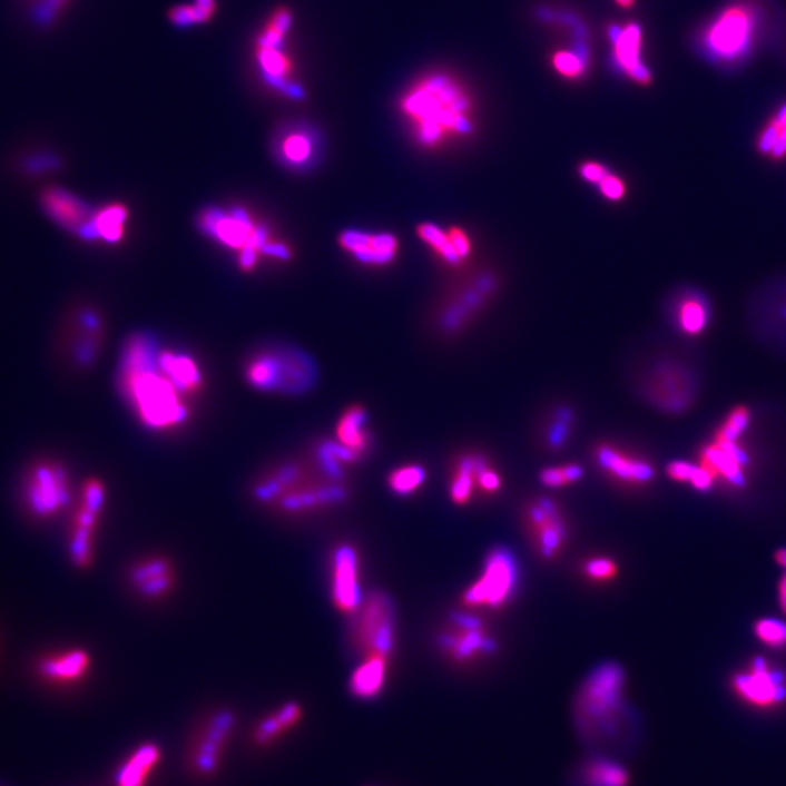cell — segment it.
<instances>
[{
    "mask_svg": "<svg viewBox=\"0 0 786 786\" xmlns=\"http://www.w3.org/2000/svg\"><path fill=\"white\" fill-rule=\"evenodd\" d=\"M118 387L145 429L170 433L188 423L187 396L160 362V347L149 335H135L122 352Z\"/></svg>",
    "mask_w": 786,
    "mask_h": 786,
    "instance_id": "1",
    "label": "cell"
},
{
    "mask_svg": "<svg viewBox=\"0 0 786 786\" xmlns=\"http://www.w3.org/2000/svg\"><path fill=\"white\" fill-rule=\"evenodd\" d=\"M412 139L435 150L465 140L476 130L471 95L452 76L438 73L416 80L400 101Z\"/></svg>",
    "mask_w": 786,
    "mask_h": 786,
    "instance_id": "2",
    "label": "cell"
},
{
    "mask_svg": "<svg viewBox=\"0 0 786 786\" xmlns=\"http://www.w3.org/2000/svg\"><path fill=\"white\" fill-rule=\"evenodd\" d=\"M627 676L617 662L596 667L574 699L577 733L590 746H622L637 736L636 713L629 707Z\"/></svg>",
    "mask_w": 786,
    "mask_h": 786,
    "instance_id": "3",
    "label": "cell"
},
{
    "mask_svg": "<svg viewBox=\"0 0 786 786\" xmlns=\"http://www.w3.org/2000/svg\"><path fill=\"white\" fill-rule=\"evenodd\" d=\"M198 225L215 243L238 253V265L244 272H253L262 258L276 262L292 258L291 246L272 238L268 227L257 224L244 208H206L198 217Z\"/></svg>",
    "mask_w": 786,
    "mask_h": 786,
    "instance_id": "4",
    "label": "cell"
},
{
    "mask_svg": "<svg viewBox=\"0 0 786 786\" xmlns=\"http://www.w3.org/2000/svg\"><path fill=\"white\" fill-rule=\"evenodd\" d=\"M764 28V9L755 0H736L705 23L699 49L715 63L731 66L747 59Z\"/></svg>",
    "mask_w": 786,
    "mask_h": 786,
    "instance_id": "5",
    "label": "cell"
},
{
    "mask_svg": "<svg viewBox=\"0 0 786 786\" xmlns=\"http://www.w3.org/2000/svg\"><path fill=\"white\" fill-rule=\"evenodd\" d=\"M292 27V11L276 9L255 42V60L267 87L293 101H302L306 97L305 88L296 80L295 65L287 53V37Z\"/></svg>",
    "mask_w": 786,
    "mask_h": 786,
    "instance_id": "6",
    "label": "cell"
},
{
    "mask_svg": "<svg viewBox=\"0 0 786 786\" xmlns=\"http://www.w3.org/2000/svg\"><path fill=\"white\" fill-rule=\"evenodd\" d=\"M500 277L494 268H481L463 277L440 299L433 315L439 334L453 337L475 321L499 292Z\"/></svg>",
    "mask_w": 786,
    "mask_h": 786,
    "instance_id": "7",
    "label": "cell"
},
{
    "mask_svg": "<svg viewBox=\"0 0 786 786\" xmlns=\"http://www.w3.org/2000/svg\"><path fill=\"white\" fill-rule=\"evenodd\" d=\"M246 382L263 392L299 395L315 385L316 371L310 357L297 350H263L245 367Z\"/></svg>",
    "mask_w": 786,
    "mask_h": 786,
    "instance_id": "8",
    "label": "cell"
},
{
    "mask_svg": "<svg viewBox=\"0 0 786 786\" xmlns=\"http://www.w3.org/2000/svg\"><path fill=\"white\" fill-rule=\"evenodd\" d=\"M348 627V643L360 658H391L396 647V610L390 595L364 596Z\"/></svg>",
    "mask_w": 786,
    "mask_h": 786,
    "instance_id": "9",
    "label": "cell"
},
{
    "mask_svg": "<svg viewBox=\"0 0 786 786\" xmlns=\"http://www.w3.org/2000/svg\"><path fill=\"white\" fill-rule=\"evenodd\" d=\"M519 562L507 548L488 553L481 576L462 595L466 609H500L518 595Z\"/></svg>",
    "mask_w": 786,
    "mask_h": 786,
    "instance_id": "10",
    "label": "cell"
},
{
    "mask_svg": "<svg viewBox=\"0 0 786 786\" xmlns=\"http://www.w3.org/2000/svg\"><path fill=\"white\" fill-rule=\"evenodd\" d=\"M438 646L448 660L458 666L476 665L499 650V643L484 620L468 612L450 617L446 627L439 632Z\"/></svg>",
    "mask_w": 786,
    "mask_h": 786,
    "instance_id": "11",
    "label": "cell"
},
{
    "mask_svg": "<svg viewBox=\"0 0 786 786\" xmlns=\"http://www.w3.org/2000/svg\"><path fill=\"white\" fill-rule=\"evenodd\" d=\"M642 395L657 410L681 414L692 406L698 383L692 372L677 362L657 363L643 377Z\"/></svg>",
    "mask_w": 786,
    "mask_h": 786,
    "instance_id": "12",
    "label": "cell"
},
{
    "mask_svg": "<svg viewBox=\"0 0 786 786\" xmlns=\"http://www.w3.org/2000/svg\"><path fill=\"white\" fill-rule=\"evenodd\" d=\"M523 525L533 551L544 561L557 560L570 538L567 515L556 500L539 497L523 511Z\"/></svg>",
    "mask_w": 786,
    "mask_h": 786,
    "instance_id": "13",
    "label": "cell"
},
{
    "mask_svg": "<svg viewBox=\"0 0 786 786\" xmlns=\"http://www.w3.org/2000/svg\"><path fill=\"white\" fill-rule=\"evenodd\" d=\"M236 726L235 714L219 709L205 718L188 747V768L198 778H212L225 759Z\"/></svg>",
    "mask_w": 786,
    "mask_h": 786,
    "instance_id": "14",
    "label": "cell"
},
{
    "mask_svg": "<svg viewBox=\"0 0 786 786\" xmlns=\"http://www.w3.org/2000/svg\"><path fill=\"white\" fill-rule=\"evenodd\" d=\"M68 471L60 463L40 462L30 469L23 485V500L28 510L40 519L60 514L70 503Z\"/></svg>",
    "mask_w": 786,
    "mask_h": 786,
    "instance_id": "15",
    "label": "cell"
},
{
    "mask_svg": "<svg viewBox=\"0 0 786 786\" xmlns=\"http://www.w3.org/2000/svg\"><path fill=\"white\" fill-rule=\"evenodd\" d=\"M331 599L335 609L352 617L364 596L362 595V560L358 549L343 542L333 548L330 557Z\"/></svg>",
    "mask_w": 786,
    "mask_h": 786,
    "instance_id": "16",
    "label": "cell"
},
{
    "mask_svg": "<svg viewBox=\"0 0 786 786\" xmlns=\"http://www.w3.org/2000/svg\"><path fill=\"white\" fill-rule=\"evenodd\" d=\"M273 151L277 163L288 169H310L321 158V131L306 121L286 122L274 135Z\"/></svg>",
    "mask_w": 786,
    "mask_h": 786,
    "instance_id": "17",
    "label": "cell"
},
{
    "mask_svg": "<svg viewBox=\"0 0 786 786\" xmlns=\"http://www.w3.org/2000/svg\"><path fill=\"white\" fill-rule=\"evenodd\" d=\"M733 689L738 698L756 708H774L785 703L786 676L770 669L764 658H756L749 669L733 679Z\"/></svg>",
    "mask_w": 786,
    "mask_h": 786,
    "instance_id": "18",
    "label": "cell"
},
{
    "mask_svg": "<svg viewBox=\"0 0 786 786\" xmlns=\"http://www.w3.org/2000/svg\"><path fill=\"white\" fill-rule=\"evenodd\" d=\"M348 491L345 481L328 480L321 475L318 481L311 478L305 484L295 488L273 507L287 514L320 513L347 501Z\"/></svg>",
    "mask_w": 786,
    "mask_h": 786,
    "instance_id": "19",
    "label": "cell"
},
{
    "mask_svg": "<svg viewBox=\"0 0 786 786\" xmlns=\"http://www.w3.org/2000/svg\"><path fill=\"white\" fill-rule=\"evenodd\" d=\"M596 466L622 487H646L655 480V468L646 459L636 456L613 443H599L593 450Z\"/></svg>",
    "mask_w": 786,
    "mask_h": 786,
    "instance_id": "20",
    "label": "cell"
},
{
    "mask_svg": "<svg viewBox=\"0 0 786 786\" xmlns=\"http://www.w3.org/2000/svg\"><path fill=\"white\" fill-rule=\"evenodd\" d=\"M338 245L358 264L373 268L387 267L400 254V239L390 232L344 230L338 236Z\"/></svg>",
    "mask_w": 786,
    "mask_h": 786,
    "instance_id": "21",
    "label": "cell"
},
{
    "mask_svg": "<svg viewBox=\"0 0 786 786\" xmlns=\"http://www.w3.org/2000/svg\"><path fill=\"white\" fill-rule=\"evenodd\" d=\"M41 207L45 208L51 220L80 238L87 234L95 213L82 198L57 187L42 191Z\"/></svg>",
    "mask_w": 786,
    "mask_h": 786,
    "instance_id": "22",
    "label": "cell"
},
{
    "mask_svg": "<svg viewBox=\"0 0 786 786\" xmlns=\"http://www.w3.org/2000/svg\"><path fill=\"white\" fill-rule=\"evenodd\" d=\"M129 581L141 598L160 600L173 593L177 576L168 558L151 556L132 563Z\"/></svg>",
    "mask_w": 786,
    "mask_h": 786,
    "instance_id": "23",
    "label": "cell"
},
{
    "mask_svg": "<svg viewBox=\"0 0 786 786\" xmlns=\"http://www.w3.org/2000/svg\"><path fill=\"white\" fill-rule=\"evenodd\" d=\"M703 465L714 478H723L733 485L745 484L747 456L738 440L719 438L715 434L711 443L700 454Z\"/></svg>",
    "mask_w": 786,
    "mask_h": 786,
    "instance_id": "24",
    "label": "cell"
},
{
    "mask_svg": "<svg viewBox=\"0 0 786 786\" xmlns=\"http://www.w3.org/2000/svg\"><path fill=\"white\" fill-rule=\"evenodd\" d=\"M610 38H612L615 46L613 60L619 70L639 83L650 82V69L643 65L641 59V28L637 23H629L627 27L615 26L610 28Z\"/></svg>",
    "mask_w": 786,
    "mask_h": 786,
    "instance_id": "25",
    "label": "cell"
},
{
    "mask_svg": "<svg viewBox=\"0 0 786 786\" xmlns=\"http://www.w3.org/2000/svg\"><path fill=\"white\" fill-rule=\"evenodd\" d=\"M312 473L310 468L299 463H286V465L274 468L255 484L254 497L259 503L274 505L284 495L295 490V488L310 481Z\"/></svg>",
    "mask_w": 786,
    "mask_h": 786,
    "instance_id": "26",
    "label": "cell"
},
{
    "mask_svg": "<svg viewBox=\"0 0 786 786\" xmlns=\"http://www.w3.org/2000/svg\"><path fill=\"white\" fill-rule=\"evenodd\" d=\"M89 669H91V656L87 651L75 648V650L42 658L38 666V674L50 684L69 686L85 679Z\"/></svg>",
    "mask_w": 786,
    "mask_h": 786,
    "instance_id": "27",
    "label": "cell"
},
{
    "mask_svg": "<svg viewBox=\"0 0 786 786\" xmlns=\"http://www.w3.org/2000/svg\"><path fill=\"white\" fill-rule=\"evenodd\" d=\"M163 759L164 753L158 743H141L122 760L116 774V786H148Z\"/></svg>",
    "mask_w": 786,
    "mask_h": 786,
    "instance_id": "28",
    "label": "cell"
},
{
    "mask_svg": "<svg viewBox=\"0 0 786 786\" xmlns=\"http://www.w3.org/2000/svg\"><path fill=\"white\" fill-rule=\"evenodd\" d=\"M305 709L299 703L291 700L283 704L276 711L265 715L259 719L253 730V741L255 746L268 747L281 741L284 736L295 730L302 723Z\"/></svg>",
    "mask_w": 786,
    "mask_h": 786,
    "instance_id": "29",
    "label": "cell"
},
{
    "mask_svg": "<svg viewBox=\"0 0 786 786\" xmlns=\"http://www.w3.org/2000/svg\"><path fill=\"white\" fill-rule=\"evenodd\" d=\"M488 461L485 454L478 452L462 453L456 458L449 481V497L453 504L471 503L478 491V475Z\"/></svg>",
    "mask_w": 786,
    "mask_h": 786,
    "instance_id": "30",
    "label": "cell"
},
{
    "mask_svg": "<svg viewBox=\"0 0 786 786\" xmlns=\"http://www.w3.org/2000/svg\"><path fill=\"white\" fill-rule=\"evenodd\" d=\"M759 303V324L762 337L776 343H786V283L776 284L762 293Z\"/></svg>",
    "mask_w": 786,
    "mask_h": 786,
    "instance_id": "31",
    "label": "cell"
},
{
    "mask_svg": "<svg viewBox=\"0 0 786 786\" xmlns=\"http://www.w3.org/2000/svg\"><path fill=\"white\" fill-rule=\"evenodd\" d=\"M391 658H364L362 665L350 677L348 689L354 698L362 700L376 699L385 689L390 675Z\"/></svg>",
    "mask_w": 786,
    "mask_h": 786,
    "instance_id": "32",
    "label": "cell"
},
{
    "mask_svg": "<svg viewBox=\"0 0 786 786\" xmlns=\"http://www.w3.org/2000/svg\"><path fill=\"white\" fill-rule=\"evenodd\" d=\"M101 513L102 511L80 503L78 513L75 514L72 533H70V556L80 568H87L92 561L95 532Z\"/></svg>",
    "mask_w": 786,
    "mask_h": 786,
    "instance_id": "33",
    "label": "cell"
},
{
    "mask_svg": "<svg viewBox=\"0 0 786 786\" xmlns=\"http://www.w3.org/2000/svg\"><path fill=\"white\" fill-rule=\"evenodd\" d=\"M677 328L688 337H698L708 328L711 311L703 293L681 292L674 306Z\"/></svg>",
    "mask_w": 786,
    "mask_h": 786,
    "instance_id": "34",
    "label": "cell"
},
{
    "mask_svg": "<svg viewBox=\"0 0 786 786\" xmlns=\"http://www.w3.org/2000/svg\"><path fill=\"white\" fill-rule=\"evenodd\" d=\"M129 220V208L121 203L98 208L94 213L91 225H89L83 239L94 243L101 240L106 244H120L126 234V225Z\"/></svg>",
    "mask_w": 786,
    "mask_h": 786,
    "instance_id": "35",
    "label": "cell"
},
{
    "mask_svg": "<svg viewBox=\"0 0 786 786\" xmlns=\"http://www.w3.org/2000/svg\"><path fill=\"white\" fill-rule=\"evenodd\" d=\"M337 442L366 458L373 440L367 429V411L362 405H353L343 412L335 429Z\"/></svg>",
    "mask_w": 786,
    "mask_h": 786,
    "instance_id": "36",
    "label": "cell"
},
{
    "mask_svg": "<svg viewBox=\"0 0 786 786\" xmlns=\"http://www.w3.org/2000/svg\"><path fill=\"white\" fill-rule=\"evenodd\" d=\"M577 778L581 786H629L631 774L612 757H589L582 762Z\"/></svg>",
    "mask_w": 786,
    "mask_h": 786,
    "instance_id": "37",
    "label": "cell"
},
{
    "mask_svg": "<svg viewBox=\"0 0 786 786\" xmlns=\"http://www.w3.org/2000/svg\"><path fill=\"white\" fill-rule=\"evenodd\" d=\"M756 148L759 154L772 160L786 158V102L760 130Z\"/></svg>",
    "mask_w": 786,
    "mask_h": 786,
    "instance_id": "38",
    "label": "cell"
},
{
    "mask_svg": "<svg viewBox=\"0 0 786 786\" xmlns=\"http://www.w3.org/2000/svg\"><path fill=\"white\" fill-rule=\"evenodd\" d=\"M576 425V411L561 405L553 409L543 424L542 442L549 450H560L568 443Z\"/></svg>",
    "mask_w": 786,
    "mask_h": 786,
    "instance_id": "39",
    "label": "cell"
},
{
    "mask_svg": "<svg viewBox=\"0 0 786 786\" xmlns=\"http://www.w3.org/2000/svg\"><path fill=\"white\" fill-rule=\"evenodd\" d=\"M416 235L433 250L435 257H439L440 262L446 264L448 267L461 268L465 264L454 250L448 229L430 224V222H424V224L416 226Z\"/></svg>",
    "mask_w": 786,
    "mask_h": 786,
    "instance_id": "40",
    "label": "cell"
},
{
    "mask_svg": "<svg viewBox=\"0 0 786 786\" xmlns=\"http://www.w3.org/2000/svg\"><path fill=\"white\" fill-rule=\"evenodd\" d=\"M425 480H428L425 468L416 465V463H410V465L393 469L390 476H387V487H390L393 494L410 497L424 487Z\"/></svg>",
    "mask_w": 786,
    "mask_h": 786,
    "instance_id": "41",
    "label": "cell"
},
{
    "mask_svg": "<svg viewBox=\"0 0 786 786\" xmlns=\"http://www.w3.org/2000/svg\"><path fill=\"white\" fill-rule=\"evenodd\" d=\"M667 475L677 482L692 485L698 491H709L715 478L703 465H694L686 461H675L667 465Z\"/></svg>",
    "mask_w": 786,
    "mask_h": 786,
    "instance_id": "42",
    "label": "cell"
},
{
    "mask_svg": "<svg viewBox=\"0 0 786 786\" xmlns=\"http://www.w3.org/2000/svg\"><path fill=\"white\" fill-rule=\"evenodd\" d=\"M217 4H178L170 9L168 18L173 26L187 28L210 21L215 16Z\"/></svg>",
    "mask_w": 786,
    "mask_h": 786,
    "instance_id": "43",
    "label": "cell"
},
{
    "mask_svg": "<svg viewBox=\"0 0 786 786\" xmlns=\"http://www.w3.org/2000/svg\"><path fill=\"white\" fill-rule=\"evenodd\" d=\"M584 476V469L579 463H567V465L544 468L539 475V481L547 488L570 487L579 482Z\"/></svg>",
    "mask_w": 786,
    "mask_h": 786,
    "instance_id": "44",
    "label": "cell"
},
{
    "mask_svg": "<svg viewBox=\"0 0 786 786\" xmlns=\"http://www.w3.org/2000/svg\"><path fill=\"white\" fill-rule=\"evenodd\" d=\"M618 572V563L610 557L595 556L587 558L581 563V574L586 577L587 581L596 582V584L613 581L617 579Z\"/></svg>",
    "mask_w": 786,
    "mask_h": 786,
    "instance_id": "45",
    "label": "cell"
},
{
    "mask_svg": "<svg viewBox=\"0 0 786 786\" xmlns=\"http://www.w3.org/2000/svg\"><path fill=\"white\" fill-rule=\"evenodd\" d=\"M755 636L770 648L786 647V622L783 619L762 618L755 623Z\"/></svg>",
    "mask_w": 786,
    "mask_h": 786,
    "instance_id": "46",
    "label": "cell"
},
{
    "mask_svg": "<svg viewBox=\"0 0 786 786\" xmlns=\"http://www.w3.org/2000/svg\"><path fill=\"white\" fill-rule=\"evenodd\" d=\"M553 66L567 78H580L587 68V51H560L553 57Z\"/></svg>",
    "mask_w": 786,
    "mask_h": 786,
    "instance_id": "47",
    "label": "cell"
},
{
    "mask_svg": "<svg viewBox=\"0 0 786 786\" xmlns=\"http://www.w3.org/2000/svg\"><path fill=\"white\" fill-rule=\"evenodd\" d=\"M504 481L501 473L488 461L478 475V492L485 497H494L503 490Z\"/></svg>",
    "mask_w": 786,
    "mask_h": 786,
    "instance_id": "48",
    "label": "cell"
},
{
    "mask_svg": "<svg viewBox=\"0 0 786 786\" xmlns=\"http://www.w3.org/2000/svg\"><path fill=\"white\" fill-rule=\"evenodd\" d=\"M598 188L601 197L612 203L622 202L628 193L627 183L623 181V178H620L617 174L610 173V170L598 184Z\"/></svg>",
    "mask_w": 786,
    "mask_h": 786,
    "instance_id": "49",
    "label": "cell"
},
{
    "mask_svg": "<svg viewBox=\"0 0 786 786\" xmlns=\"http://www.w3.org/2000/svg\"><path fill=\"white\" fill-rule=\"evenodd\" d=\"M448 232L459 258H461L463 263H466L468 259L471 258L473 250L471 236H469L468 232L462 229L461 226H450Z\"/></svg>",
    "mask_w": 786,
    "mask_h": 786,
    "instance_id": "50",
    "label": "cell"
},
{
    "mask_svg": "<svg viewBox=\"0 0 786 786\" xmlns=\"http://www.w3.org/2000/svg\"><path fill=\"white\" fill-rule=\"evenodd\" d=\"M70 0H36V16L38 21L49 23L65 11Z\"/></svg>",
    "mask_w": 786,
    "mask_h": 786,
    "instance_id": "51",
    "label": "cell"
},
{
    "mask_svg": "<svg viewBox=\"0 0 786 786\" xmlns=\"http://www.w3.org/2000/svg\"><path fill=\"white\" fill-rule=\"evenodd\" d=\"M580 177L584 179L586 183L593 184L598 187V184L603 179L605 175L609 173V169L599 163H584L579 168Z\"/></svg>",
    "mask_w": 786,
    "mask_h": 786,
    "instance_id": "52",
    "label": "cell"
},
{
    "mask_svg": "<svg viewBox=\"0 0 786 786\" xmlns=\"http://www.w3.org/2000/svg\"><path fill=\"white\" fill-rule=\"evenodd\" d=\"M778 600L780 609H783V612L786 615V574L783 577V580L779 581Z\"/></svg>",
    "mask_w": 786,
    "mask_h": 786,
    "instance_id": "53",
    "label": "cell"
},
{
    "mask_svg": "<svg viewBox=\"0 0 786 786\" xmlns=\"http://www.w3.org/2000/svg\"><path fill=\"white\" fill-rule=\"evenodd\" d=\"M775 561L779 567L784 568L786 574V548L778 549V551H776Z\"/></svg>",
    "mask_w": 786,
    "mask_h": 786,
    "instance_id": "54",
    "label": "cell"
},
{
    "mask_svg": "<svg viewBox=\"0 0 786 786\" xmlns=\"http://www.w3.org/2000/svg\"><path fill=\"white\" fill-rule=\"evenodd\" d=\"M617 2L620 4V7L628 8L631 7L633 0H617Z\"/></svg>",
    "mask_w": 786,
    "mask_h": 786,
    "instance_id": "55",
    "label": "cell"
},
{
    "mask_svg": "<svg viewBox=\"0 0 786 786\" xmlns=\"http://www.w3.org/2000/svg\"><path fill=\"white\" fill-rule=\"evenodd\" d=\"M196 3H200V4H216V0H196Z\"/></svg>",
    "mask_w": 786,
    "mask_h": 786,
    "instance_id": "56",
    "label": "cell"
}]
</instances>
